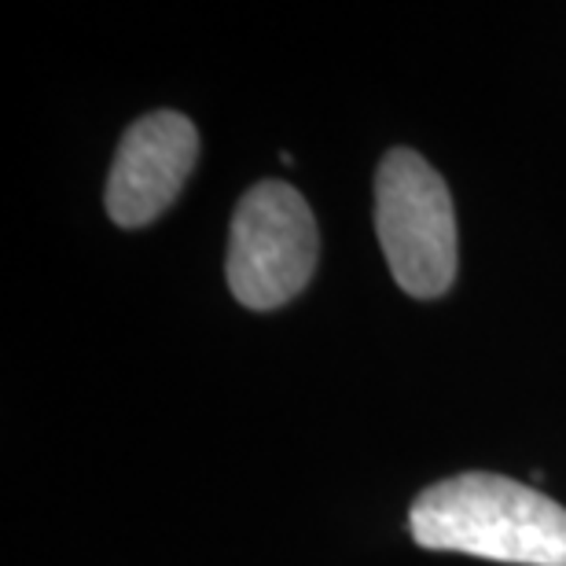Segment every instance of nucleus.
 Returning <instances> with one entry per match:
<instances>
[{"mask_svg": "<svg viewBox=\"0 0 566 566\" xmlns=\"http://www.w3.org/2000/svg\"><path fill=\"white\" fill-rule=\"evenodd\" d=\"M199 158V129L180 111L133 122L107 177V213L118 229H144L174 207Z\"/></svg>", "mask_w": 566, "mask_h": 566, "instance_id": "nucleus-4", "label": "nucleus"}, {"mask_svg": "<svg viewBox=\"0 0 566 566\" xmlns=\"http://www.w3.org/2000/svg\"><path fill=\"white\" fill-rule=\"evenodd\" d=\"M416 545L493 563L566 566V507L526 482L468 471L434 482L409 512Z\"/></svg>", "mask_w": 566, "mask_h": 566, "instance_id": "nucleus-1", "label": "nucleus"}, {"mask_svg": "<svg viewBox=\"0 0 566 566\" xmlns=\"http://www.w3.org/2000/svg\"><path fill=\"white\" fill-rule=\"evenodd\" d=\"M321 232L310 202L283 180H262L240 199L224 276L235 302L269 313L298 298L316 273Z\"/></svg>", "mask_w": 566, "mask_h": 566, "instance_id": "nucleus-3", "label": "nucleus"}, {"mask_svg": "<svg viewBox=\"0 0 566 566\" xmlns=\"http://www.w3.org/2000/svg\"><path fill=\"white\" fill-rule=\"evenodd\" d=\"M376 232L390 276L412 298H441L460 269L457 210L423 155L394 147L376 169Z\"/></svg>", "mask_w": 566, "mask_h": 566, "instance_id": "nucleus-2", "label": "nucleus"}]
</instances>
